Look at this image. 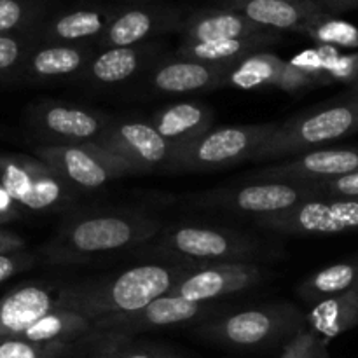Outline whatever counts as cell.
Wrapping results in <instances>:
<instances>
[{
	"mask_svg": "<svg viewBox=\"0 0 358 358\" xmlns=\"http://www.w3.org/2000/svg\"><path fill=\"white\" fill-rule=\"evenodd\" d=\"M339 98H341V100H358V84L357 86L348 87V91H346V93H343Z\"/></svg>",
	"mask_w": 358,
	"mask_h": 358,
	"instance_id": "b9f144b4",
	"label": "cell"
},
{
	"mask_svg": "<svg viewBox=\"0 0 358 358\" xmlns=\"http://www.w3.org/2000/svg\"><path fill=\"white\" fill-rule=\"evenodd\" d=\"M327 345L329 343L311 329L304 327L283 345L282 355L278 358H331Z\"/></svg>",
	"mask_w": 358,
	"mask_h": 358,
	"instance_id": "836d02e7",
	"label": "cell"
},
{
	"mask_svg": "<svg viewBox=\"0 0 358 358\" xmlns=\"http://www.w3.org/2000/svg\"><path fill=\"white\" fill-rule=\"evenodd\" d=\"M45 0H0V35L31 34L44 23Z\"/></svg>",
	"mask_w": 358,
	"mask_h": 358,
	"instance_id": "f546056e",
	"label": "cell"
},
{
	"mask_svg": "<svg viewBox=\"0 0 358 358\" xmlns=\"http://www.w3.org/2000/svg\"><path fill=\"white\" fill-rule=\"evenodd\" d=\"M150 122L177 150L212 131L215 114L208 105L189 100L161 108L152 115Z\"/></svg>",
	"mask_w": 358,
	"mask_h": 358,
	"instance_id": "603a6c76",
	"label": "cell"
},
{
	"mask_svg": "<svg viewBox=\"0 0 358 358\" xmlns=\"http://www.w3.org/2000/svg\"><path fill=\"white\" fill-rule=\"evenodd\" d=\"M98 143L129 164L135 173L170 170L175 149L150 121L114 119Z\"/></svg>",
	"mask_w": 358,
	"mask_h": 358,
	"instance_id": "7c38bea8",
	"label": "cell"
},
{
	"mask_svg": "<svg viewBox=\"0 0 358 358\" xmlns=\"http://www.w3.org/2000/svg\"><path fill=\"white\" fill-rule=\"evenodd\" d=\"M229 65H210L185 58L157 59L147 73V86L161 94H191L220 87Z\"/></svg>",
	"mask_w": 358,
	"mask_h": 358,
	"instance_id": "44dd1931",
	"label": "cell"
},
{
	"mask_svg": "<svg viewBox=\"0 0 358 358\" xmlns=\"http://www.w3.org/2000/svg\"><path fill=\"white\" fill-rule=\"evenodd\" d=\"M114 117L86 105L42 100L28 107L27 122L41 145L98 142Z\"/></svg>",
	"mask_w": 358,
	"mask_h": 358,
	"instance_id": "30bf717a",
	"label": "cell"
},
{
	"mask_svg": "<svg viewBox=\"0 0 358 358\" xmlns=\"http://www.w3.org/2000/svg\"><path fill=\"white\" fill-rule=\"evenodd\" d=\"M358 285V262H338L329 268L320 269L303 280L297 287V294L306 303L315 304L327 301L331 297L345 294Z\"/></svg>",
	"mask_w": 358,
	"mask_h": 358,
	"instance_id": "f1b7e54d",
	"label": "cell"
},
{
	"mask_svg": "<svg viewBox=\"0 0 358 358\" xmlns=\"http://www.w3.org/2000/svg\"><path fill=\"white\" fill-rule=\"evenodd\" d=\"M358 133V100H341L280 122L252 157L254 163L290 159Z\"/></svg>",
	"mask_w": 358,
	"mask_h": 358,
	"instance_id": "5b68a950",
	"label": "cell"
},
{
	"mask_svg": "<svg viewBox=\"0 0 358 358\" xmlns=\"http://www.w3.org/2000/svg\"><path fill=\"white\" fill-rule=\"evenodd\" d=\"M327 9L334 10H346L353 9V7H358V0H320Z\"/></svg>",
	"mask_w": 358,
	"mask_h": 358,
	"instance_id": "60d3db41",
	"label": "cell"
},
{
	"mask_svg": "<svg viewBox=\"0 0 358 358\" xmlns=\"http://www.w3.org/2000/svg\"><path fill=\"white\" fill-rule=\"evenodd\" d=\"M0 185L35 213L62 212L76 201V189L37 156L0 152Z\"/></svg>",
	"mask_w": 358,
	"mask_h": 358,
	"instance_id": "52a82bcc",
	"label": "cell"
},
{
	"mask_svg": "<svg viewBox=\"0 0 358 358\" xmlns=\"http://www.w3.org/2000/svg\"><path fill=\"white\" fill-rule=\"evenodd\" d=\"M34 156L44 161L76 191H94L135 170L98 142L73 145H37Z\"/></svg>",
	"mask_w": 358,
	"mask_h": 358,
	"instance_id": "9c48e42d",
	"label": "cell"
},
{
	"mask_svg": "<svg viewBox=\"0 0 358 358\" xmlns=\"http://www.w3.org/2000/svg\"><path fill=\"white\" fill-rule=\"evenodd\" d=\"M278 126L280 122H261L213 128L201 138L175 150L168 171H213L252 161L255 152L266 140L271 138Z\"/></svg>",
	"mask_w": 358,
	"mask_h": 358,
	"instance_id": "8992f818",
	"label": "cell"
},
{
	"mask_svg": "<svg viewBox=\"0 0 358 358\" xmlns=\"http://www.w3.org/2000/svg\"><path fill=\"white\" fill-rule=\"evenodd\" d=\"M37 264V255L28 250L0 254V283L7 282L20 273L28 271Z\"/></svg>",
	"mask_w": 358,
	"mask_h": 358,
	"instance_id": "8d00e7d4",
	"label": "cell"
},
{
	"mask_svg": "<svg viewBox=\"0 0 358 358\" xmlns=\"http://www.w3.org/2000/svg\"><path fill=\"white\" fill-rule=\"evenodd\" d=\"M276 87L285 91V93H299V91L315 87V83L306 73L301 72L297 66H294L290 62H285V69H283L282 76H280L278 86Z\"/></svg>",
	"mask_w": 358,
	"mask_h": 358,
	"instance_id": "74e56055",
	"label": "cell"
},
{
	"mask_svg": "<svg viewBox=\"0 0 358 358\" xmlns=\"http://www.w3.org/2000/svg\"><path fill=\"white\" fill-rule=\"evenodd\" d=\"M93 44H35L24 59L20 79L35 84L80 80L96 55Z\"/></svg>",
	"mask_w": 358,
	"mask_h": 358,
	"instance_id": "e0dca14e",
	"label": "cell"
},
{
	"mask_svg": "<svg viewBox=\"0 0 358 358\" xmlns=\"http://www.w3.org/2000/svg\"><path fill=\"white\" fill-rule=\"evenodd\" d=\"M121 7L91 6L44 20L34 31L38 44H93L105 34Z\"/></svg>",
	"mask_w": 358,
	"mask_h": 358,
	"instance_id": "ffe728a7",
	"label": "cell"
},
{
	"mask_svg": "<svg viewBox=\"0 0 358 358\" xmlns=\"http://www.w3.org/2000/svg\"><path fill=\"white\" fill-rule=\"evenodd\" d=\"M159 55V42L101 49L93 56L80 80L94 87L119 86L152 69L154 63L161 59Z\"/></svg>",
	"mask_w": 358,
	"mask_h": 358,
	"instance_id": "d6986e66",
	"label": "cell"
},
{
	"mask_svg": "<svg viewBox=\"0 0 358 358\" xmlns=\"http://www.w3.org/2000/svg\"><path fill=\"white\" fill-rule=\"evenodd\" d=\"M76 345L34 343L20 338L0 339V358H63Z\"/></svg>",
	"mask_w": 358,
	"mask_h": 358,
	"instance_id": "d6a6232c",
	"label": "cell"
},
{
	"mask_svg": "<svg viewBox=\"0 0 358 358\" xmlns=\"http://www.w3.org/2000/svg\"><path fill=\"white\" fill-rule=\"evenodd\" d=\"M308 327L306 315L289 303L262 304L248 310L206 318L196 334L215 345L238 350H259L287 343Z\"/></svg>",
	"mask_w": 358,
	"mask_h": 358,
	"instance_id": "277c9868",
	"label": "cell"
},
{
	"mask_svg": "<svg viewBox=\"0 0 358 358\" xmlns=\"http://www.w3.org/2000/svg\"><path fill=\"white\" fill-rule=\"evenodd\" d=\"M303 35H308L317 45H332L338 49H358V27L339 20L331 13H322L308 23Z\"/></svg>",
	"mask_w": 358,
	"mask_h": 358,
	"instance_id": "4dcf8cb0",
	"label": "cell"
},
{
	"mask_svg": "<svg viewBox=\"0 0 358 358\" xmlns=\"http://www.w3.org/2000/svg\"><path fill=\"white\" fill-rule=\"evenodd\" d=\"M283 69H285V59L269 51H259L227 66L220 86L236 87V90L276 87Z\"/></svg>",
	"mask_w": 358,
	"mask_h": 358,
	"instance_id": "4316f807",
	"label": "cell"
},
{
	"mask_svg": "<svg viewBox=\"0 0 358 358\" xmlns=\"http://www.w3.org/2000/svg\"><path fill=\"white\" fill-rule=\"evenodd\" d=\"M264 31H268L264 27L227 7L196 10L185 17L180 28L184 42H213L224 38L250 37Z\"/></svg>",
	"mask_w": 358,
	"mask_h": 358,
	"instance_id": "cb8c5ba5",
	"label": "cell"
},
{
	"mask_svg": "<svg viewBox=\"0 0 358 358\" xmlns=\"http://www.w3.org/2000/svg\"><path fill=\"white\" fill-rule=\"evenodd\" d=\"M27 250V241L21 234L14 231H7L0 226V254H9V252Z\"/></svg>",
	"mask_w": 358,
	"mask_h": 358,
	"instance_id": "ab89813d",
	"label": "cell"
},
{
	"mask_svg": "<svg viewBox=\"0 0 358 358\" xmlns=\"http://www.w3.org/2000/svg\"><path fill=\"white\" fill-rule=\"evenodd\" d=\"M266 252L264 245L250 234L196 224L163 227L152 241L138 248L142 257L192 269L227 262H257Z\"/></svg>",
	"mask_w": 358,
	"mask_h": 358,
	"instance_id": "3957f363",
	"label": "cell"
},
{
	"mask_svg": "<svg viewBox=\"0 0 358 358\" xmlns=\"http://www.w3.org/2000/svg\"><path fill=\"white\" fill-rule=\"evenodd\" d=\"M329 83L331 84H348L355 86L358 80V51L339 52L338 58L329 66Z\"/></svg>",
	"mask_w": 358,
	"mask_h": 358,
	"instance_id": "d590c367",
	"label": "cell"
},
{
	"mask_svg": "<svg viewBox=\"0 0 358 358\" xmlns=\"http://www.w3.org/2000/svg\"><path fill=\"white\" fill-rule=\"evenodd\" d=\"M255 226L289 236H329L358 231V198L311 199L276 215L254 219Z\"/></svg>",
	"mask_w": 358,
	"mask_h": 358,
	"instance_id": "8fae6325",
	"label": "cell"
},
{
	"mask_svg": "<svg viewBox=\"0 0 358 358\" xmlns=\"http://www.w3.org/2000/svg\"><path fill=\"white\" fill-rule=\"evenodd\" d=\"M126 2H138V3H145V2H152V0H126Z\"/></svg>",
	"mask_w": 358,
	"mask_h": 358,
	"instance_id": "ee69618b",
	"label": "cell"
},
{
	"mask_svg": "<svg viewBox=\"0 0 358 358\" xmlns=\"http://www.w3.org/2000/svg\"><path fill=\"white\" fill-rule=\"evenodd\" d=\"M269 271L257 262H227L192 269L173 289L171 296L194 303H213L226 296H234L261 285Z\"/></svg>",
	"mask_w": 358,
	"mask_h": 358,
	"instance_id": "5bb4252c",
	"label": "cell"
},
{
	"mask_svg": "<svg viewBox=\"0 0 358 358\" xmlns=\"http://www.w3.org/2000/svg\"><path fill=\"white\" fill-rule=\"evenodd\" d=\"M222 7L247 16L266 30L303 34L310 21L327 13L320 0H224Z\"/></svg>",
	"mask_w": 358,
	"mask_h": 358,
	"instance_id": "7402d4cb",
	"label": "cell"
},
{
	"mask_svg": "<svg viewBox=\"0 0 358 358\" xmlns=\"http://www.w3.org/2000/svg\"><path fill=\"white\" fill-rule=\"evenodd\" d=\"M278 31L268 30L264 34L240 38H224L213 42H182L177 49L178 58L192 62L210 63V65H233L245 56L264 51L269 45L280 42Z\"/></svg>",
	"mask_w": 358,
	"mask_h": 358,
	"instance_id": "d4e9b609",
	"label": "cell"
},
{
	"mask_svg": "<svg viewBox=\"0 0 358 358\" xmlns=\"http://www.w3.org/2000/svg\"><path fill=\"white\" fill-rule=\"evenodd\" d=\"M192 271V268L168 262H147L115 276L62 285L59 308L77 311L96 322L110 315L145 308Z\"/></svg>",
	"mask_w": 358,
	"mask_h": 358,
	"instance_id": "7a4b0ae2",
	"label": "cell"
},
{
	"mask_svg": "<svg viewBox=\"0 0 358 358\" xmlns=\"http://www.w3.org/2000/svg\"><path fill=\"white\" fill-rule=\"evenodd\" d=\"M156 217L136 212H91L69 217L38 255L48 264H80L98 255L138 250L163 231Z\"/></svg>",
	"mask_w": 358,
	"mask_h": 358,
	"instance_id": "6da1fadb",
	"label": "cell"
},
{
	"mask_svg": "<svg viewBox=\"0 0 358 358\" xmlns=\"http://www.w3.org/2000/svg\"><path fill=\"white\" fill-rule=\"evenodd\" d=\"M185 17L180 7L173 6H138L121 7L105 34L98 38L96 49L129 48L152 42L159 35L180 31Z\"/></svg>",
	"mask_w": 358,
	"mask_h": 358,
	"instance_id": "2e32d148",
	"label": "cell"
},
{
	"mask_svg": "<svg viewBox=\"0 0 358 358\" xmlns=\"http://www.w3.org/2000/svg\"><path fill=\"white\" fill-rule=\"evenodd\" d=\"M159 353H161V357H163V358H180V357L173 355V353H168V352H163V350H159Z\"/></svg>",
	"mask_w": 358,
	"mask_h": 358,
	"instance_id": "7bdbcfd3",
	"label": "cell"
},
{
	"mask_svg": "<svg viewBox=\"0 0 358 358\" xmlns=\"http://www.w3.org/2000/svg\"><path fill=\"white\" fill-rule=\"evenodd\" d=\"M306 324L308 329L327 343L358 327V285L348 292L315 304L306 315Z\"/></svg>",
	"mask_w": 358,
	"mask_h": 358,
	"instance_id": "484cf974",
	"label": "cell"
},
{
	"mask_svg": "<svg viewBox=\"0 0 358 358\" xmlns=\"http://www.w3.org/2000/svg\"><path fill=\"white\" fill-rule=\"evenodd\" d=\"M215 310L217 306L213 303H194V301H187L184 297L166 294V296L147 304L142 310L100 318L94 322L93 329L94 331H112L135 336L140 332L192 324L196 320H206Z\"/></svg>",
	"mask_w": 358,
	"mask_h": 358,
	"instance_id": "9a60e30c",
	"label": "cell"
},
{
	"mask_svg": "<svg viewBox=\"0 0 358 358\" xmlns=\"http://www.w3.org/2000/svg\"><path fill=\"white\" fill-rule=\"evenodd\" d=\"M62 285L24 283L0 297V339L20 338L41 318L59 308Z\"/></svg>",
	"mask_w": 358,
	"mask_h": 358,
	"instance_id": "ac0fdd59",
	"label": "cell"
},
{
	"mask_svg": "<svg viewBox=\"0 0 358 358\" xmlns=\"http://www.w3.org/2000/svg\"><path fill=\"white\" fill-rule=\"evenodd\" d=\"M37 44L35 34L0 35V80L20 79L24 59Z\"/></svg>",
	"mask_w": 358,
	"mask_h": 358,
	"instance_id": "1f68e13d",
	"label": "cell"
},
{
	"mask_svg": "<svg viewBox=\"0 0 358 358\" xmlns=\"http://www.w3.org/2000/svg\"><path fill=\"white\" fill-rule=\"evenodd\" d=\"M94 322L77 311L58 310L51 311L44 318L31 325L20 339L34 343H62V345H76L93 331Z\"/></svg>",
	"mask_w": 358,
	"mask_h": 358,
	"instance_id": "83f0119b",
	"label": "cell"
},
{
	"mask_svg": "<svg viewBox=\"0 0 358 358\" xmlns=\"http://www.w3.org/2000/svg\"><path fill=\"white\" fill-rule=\"evenodd\" d=\"M317 199L308 184L285 182H245L227 187L210 189L191 196L187 201L196 208L222 210V212L252 215L254 219L276 215L294 208L299 203Z\"/></svg>",
	"mask_w": 358,
	"mask_h": 358,
	"instance_id": "ba28073f",
	"label": "cell"
},
{
	"mask_svg": "<svg viewBox=\"0 0 358 358\" xmlns=\"http://www.w3.org/2000/svg\"><path fill=\"white\" fill-rule=\"evenodd\" d=\"M358 171V147L317 149L248 175L247 182L320 184Z\"/></svg>",
	"mask_w": 358,
	"mask_h": 358,
	"instance_id": "4fadbf2b",
	"label": "cell"
},
{
	"mask_svg": "<svg viewBox=\"0 0 358 358\" xmlns=\"http://www.w3.org/2000/svg\"><path fill=\"white\" fill-rule=\"evenodd\" d=\"M21 219V206L13 199V196L0 185V226Z\"/></svg>",
	"mask_w": 358,
	"mask_h": 358,
	"instance_id": "f35d334b",
	"label": "cell"
},
{
	"mask_svg": "<svg viewBox=\"0 0 358 358\" xmlns=\"http://www.w3.org/2000/svg\"><path fill=\"white\" fill-rule=\"evenodd\" d=\"M357 84H358V80H357ZM357 84H355V86H357Z\"/></svg>",
	"mask_w": 358,
	"mask_h": 358,
	"instance_id": "f6af8a7d",
	"label": "cell"
},
{
	"mask_svg": "<svg viewBox=\"0 0 358 358\" xmlns=\"http://www.w3.org/2000/svg\"><path fill=\"white\" fill-rule=\"evenodd\" d=\"M317 199H353L358 198V171L334 178V180L311 184Z\"/></svg>",
	"mask_w": 358,
	"mask_h": 358,
	"instance_id": "e575fe53",
	"label": "cell"
}]
</instances>
